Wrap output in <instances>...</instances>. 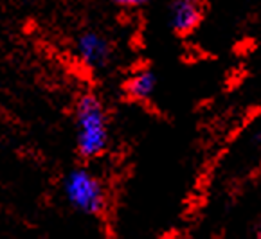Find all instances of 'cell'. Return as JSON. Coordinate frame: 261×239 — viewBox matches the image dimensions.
Wrapping results in <instances>:
<instances>
[{"instance_id":"1","label":"cell","mask_w":261,"mask_h":239,"mask_svg":"<svg viewBox=\"0 0 261 239\" xmlns=\"http://www.w3.org/2000/svg\"><path fill=\"white\" fill-rule=\"evenodd\" d=\"M77 151L83 158H97L108 146V119L105 106L92 94H85L76 106Z\"/></svg>"},{"instance_id":"2","label":"cell","mask_w":261,"mask_h":239,"mask_svg":"<svg viewBox=\"0 0 261 239\" xmlns=\"http://www.w3.org/2000/svg\"><path fill=\"white\" fill-rule=\"evenodd\" d=\"M63 191L70 205L83 214H99L107 205L103 182L87 167H76L70 171L63 182Z\"/></svg>"},{"instance_id":"3","label":"cell","mask_w":261,"mask_h":239,"mask_svg":"<svg viewBox=\"0 0 261 239\" xmlns=\"http://www.w3.org/2000/svg\"><path fill=\"white\" fill-rule=\"evenodd\" d=\"M76 52L87 65L90 67H105L110 59V43L99 33H83L76 42Z\"/></svg>"},{"instance_id":"4","label":"cell","mask_w":261,"mask_h":239,"mask_svg":"<svg viewBox=\"0 0 261 239\" xmlns=\"http://www.w3.org/2000/svg\"><path fill=\"white\" fill-rule=\"evenodd\" d=\"M202 18V0H173L171 25L180 35L193 31Z\"/></svg>"},{"instance_id":"5","label":"cell","mask_w":261,"mask_h":239,"mask_svg":"<svg viewBox=\"0 0 261 239\" xmlns=\"http://www.w3.org/2000/svg\"><path fill=\"white\" fill-rule=\"evenodd\" d=\"M155 85H157L155 74L148 69H141L128 79L126 90H128V94H130V97L142 101V99L151 97V94H153V90H155Z\"/></svg>"},{"instance_id":"6","label":"cell","mask_w":261,"mask_h":239,"mask_svg":"<svg viewBox=\"0 0 261 239\" xmlns=\"http://www.w3.org/2000/svg\"><path fill=\"white\" fill-rule=\"evenodd\" d=\"M112 2L121 8H139V6L146 4L148 0H112Z\"/></svg>"},{"instance_id":"7","label":"cell","mask_w":261,"mask_h":239,"mask_svg":"<svg viewBox=\"0 0 261 239\" xmlns=\"http://www.w3.org/2000/svg\"><path fill=\"white\" fill-rule=\"evenodd\" d=\"M256 239H261V227H259V230H257V237Z\"/></svg>"}]
</instances>
